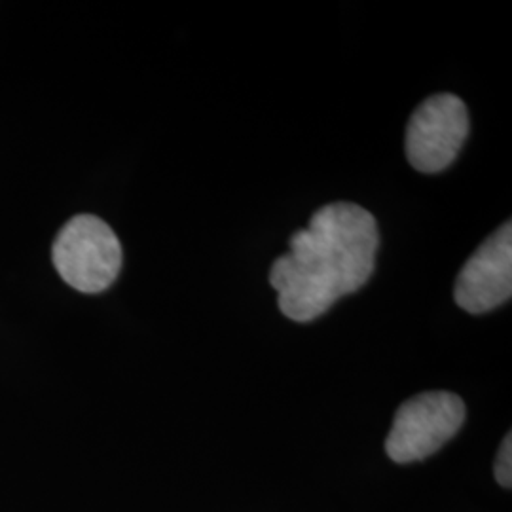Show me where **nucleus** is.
Instances as JSON below:
<instances>
[{"label":"nucleus","instance_id":"nucleus-1","mask_svg":"<svg viewBox=\"0 0 512 512\" xmlns=\"http://www.w3.org/2000/svg\"><path fill=\"white\" fill-rule=\"evenodd\" d=\"M378 249V222L365 207L336 202L317 209L308 228L294 232L289 251L270 270L279 310L296 323L321 317L365 285Z\"/></svg>","mask_w":512,"mask_h":512},{"label":"nucleus","instance_id":"nucleus-2","mask_svg":"<svg viewBox=\"0 0 512 512\" xmlns=\"http://www.w3.org/2000/svg\"><path fill=\"white\" fill-rule=\"evenodd\" d=\"M55 270L76 291H107L122 270V245L105 220L78 215L55 238L52 249Z\"/></svg>","mask_w":512,"mask_h":512},{"label":"nucleus","instance_id":"nucleus-3","mask_svg":"<svg viewBox=\"0 0 512 512\" xmlns=\"http://www.w3.org/2000/svg\"><path fill=\"white\" fill-rule=\"evenodd\" d=\"M465 404L448 391H427L397 410L385 440L387 456L397 463L420 461L435 454L459 431Z\"/></svg>","mask_w":512,"mask_h":512},{"label":"nucleus","instance_id":"nucleus-4","mask_svg":"<svg viewBox=\"0 0 512 512\" xmlns=\"http://www.w3.org/2000/svg\"><path fill=\"white\" fill-rule=\"evenodd\" d=\"M469 129V110L458 95H431L406 126V158L421 173H440L458 158Z\"/></svg>","mask_w":512,"mask_h":512},{"label":"nucleus","instance_id":"nucleus-5","mask_svg":"<svg viewBox=\"0 0 512 512\" xmlns=\"http://www.w3.org/2000/svg\"><path fill=\"white\" fill-rule=\"evenodd\" d=\"M511 294L512 224L505 222L465 262L454 298L461 310L480 315L509 302Z\"/></svg>","mask_w":512,"mask_h":512},{"label":"nucleus","instance_id":"nucleus-6","mask_svg":"<svg viewBox=\"0 0 512 512\" xmlns=\"http://www.w3.org/2000/svg\"><path fill=\"white\" fill-rule=\"evenodd\" d=\"M495 478L497 482L511 490L512 486V437L511 433H507V437L501 442V448L497 452L494 467Z\"/></svg>","mask_w":512,"mask_h":512}]
</instances>
